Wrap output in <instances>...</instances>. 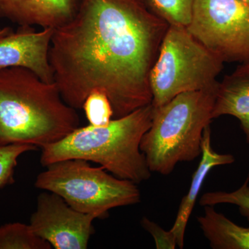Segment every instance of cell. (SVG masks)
<instances>
[{"mask_svg":"<svg viewBox=\"0 0 249 249\" xmlns=\"http://www.w3.org/2000/svg\"><path fill=\"white\" fill-rule=\"evenodd\" d=\"M37 147L30 144L0 145V188L14 182L15 168L19 157L26 152L35 151Z\"/></svg>","mask_w":249,"mask_h":249,"instance_id":"cell-18","label":"cell"},{"mask_svg":"<svg viewBox=\"0 0 249 249\" xmlns=\"http://www.w3.org/2000/svg\"><path fill=\"white\" fill-rule=\"evenodd\" d=\"M53 29L19 26L18 30L0 37V70L19 67L29 69L47 83H53L49 49Z\"/></svg>","mask_w":249,"mask_h":249,"instance_id":"cell-9","label":"cell"},{"mask_svg":"<svg viewBox=\"0 0 249 249\" xmlns=\"http://www.w3.org/2000/svg\"><path fill=\"white\" fill-rule=\"evenodd\" d=\"M12 31L13 29H11V28H3V29H0V37H2V36L8 35V34H10L11 32H12Z\"/></svg>","mask_w":249,"mask_h":249,"instance_id":"cell-20","label":"cell"},{"mask_svg":"<svg viewBox=\"0 0 249 249\" xmlns=\"http://www.w3.org/2000/svg\"><path fill=\"white\" fill-rule=\"evenodd\" d=\"M217 87L181 93L154 107L151 126L140 145L152 173L169 175L178 163L201 157L204 129L213 120Z\"/></svg>","mask_w":249,"mask_h":249,"instance_id":"cell-4","label":"cell"},{"mask_svg":"<svg viewBox=\"0 0 249 249\" xmlns=\"http://www.w3.org/2000/svg\"><path fill=\"white\" fill-rule=\"evenodd\" d=\"M141 225L153 237L156 249H175L178 247L176 237L171 231L165 230L157 223L146 217L142 218Z\"/></svg>","mask_w":249,"mask_h":249,"instance_id":"cell-19","label":"cell"},{"mask_svg":"<svg viewBox=\"0 0 249 249\" xmlns=\"http://www.w3.org/2000/svg\"><path fill=\"white\" fill-rule=\"evenodd\" d=\"M144 5L169 25L187 27L195 0H142Z\"/></svg>","mask_w":249,"mask_h":249,"instance_id":"cell-15","label":"cell"},{"mask_svg":"<svg viewBox=\"0 0 249 249\" xmlns=\"http://www.w3.org/2000/svg\"><path fill=\"white\" fill-rule=\"evenodd\" d=\"M223 204L235 205L240 214L249 222V178H247L243 184L235 191L207 192L199 199V204L203 207Z\"/></svg>","mask_w":249,"mask_h":249,"instance_id":"cell-16","label":"cell"},{"mask_svg":"<svg viewBox=\"0 0 249 249\" xmlns=\"http://www.w3.org/2000/svg\"><path fill=\"white\" fill-rule=\"evenodd\" d=\"M80 0H0V18L18 26L56 29L76 14Z\"/></svg>","mask_w":249,"mask_h":249,"instance_id":"cell-10","label":"cell"},{"mask_svg":"<svg viewBox=\"0 0 249 249\" xmlns=\"http://www.w3.org/2000/svg\"><path fill=\"white\" fill-rule=\"evenodd\" d=\"M77 109L47 83L24 67L0 70V145L30 144L42 149L79 127Z\"/></svg>","mask_w":249,"mask_h":249,"instance_id":"cell-2","label":"cell"},{"mask_svg":"<svg viewBox=\"0 0 249 249\" xmlns=\"http://www.w3.org/2000/svg\"><path fill=\"white\" fill-rule=\"evenodd\" d=\"M225 115L240 121L246 142L249 144V62L241 63L219 82L212 118Z\"/></svg>","mask_w":249,"mask_h":249,"instance_id":"cell-12","label":"cell"},{"mask_svg":"<svg viewBox=\"0 0 249 249\" xmlns=\"http://www.w3.org/2000/svg\"><path fill=\"white\" fill-rule=\"evenodd\" d=\"M46 168L36 178V188L58 195L73 209L98 219L107 218L109 210L142 200L138 184L91 166L88 160H59Z\"/></svg>","mask_w":249,"mask_h":249,"instance_id":"cell-5","label":"cell"},{"mask_svg":"<svg viewBox=\"0 0 249 249\" xmlns=\"http://www.w3.org/2000/svg\"><path fill=\"white\" fill-rule=\"evenodd\" d=\"M224 64L186 27L170 25L150 73L152 106L160 107L181 93L217 86Z\"/></svg>","mask_w":249,"mask_h":249,"instance_id":"cell-6","label":"cell"},{"mask_svg":"<svg viewBox=\"0 0 249 249\" xmlns=\"http://www.w3.org/2000/svg\"><path fill=\"white\" fill-rule=\"evenodd\" d=\"M170 25L142 0H80L54 29L49 63L62 98L80 109L90 93H106L114 119L152 103L150 73Z\"/></svg>","mask_w":249,"mask_h":249,"instance_id":"cell-1","label":"cell"},{"mask_svg":"<svg viewBox=\"0 0 249 249\" xmlns=\"http://www.w3.org/2000/svg\"><path fill=\"white\" fill-rule=\"evenodd\" d=\"M196 219L211 248L249 249V227L232 222L214 206H204V213Z\"/></svg>","mask_w":249,"mask_h":249,"instance_id":"cell-13","label":"cell"},{"mask_svg":"<svg viewBox=\"0 0 249 249\" xmlns=\"http://www.w3.org/2000/svg\"><path fill=\"white\" fill-rule=\"evenodd\" d=\"M235 161L233 155L214 151L211 145V124L208 125L203 134L200 162L193 173L189 189L181 199L176 219L170 229L176 237L178 248L182 249L184 247L187 225L206 177L214 167L232 164Z\"/></svg>","mask_w":249,"mask_h":249,"instance_id":"cell-11","label":"cell"},{"mask_svg":"<svg viewBox=\"0 0 249 249\" xmlns=\"http://www.w3.org/2000/svg\"><path fill=\"white\" fill-rule=\"evenodd\" d=\"M96 219L94 214L73 209L58 195L44 191L37 196L29 225L54 249H86Z\"/></svg>","mask_w":249,"mask_h":249,"instance_id":"cell-8","label":"cell"},{"mask_svg":"<svg viewBox=\"0 0 249 249\" xmlns=\"http://www.w3.org/2000/svg\"><path fill=\"white\" fill-rule=\"evenodd\" d=\"M240 1H243V2L246 3V4L249 5V0H240Z\"/></svg>","mask_w":249,"mask_h":249,"instance_id":"cell-21","label":"cell"},{"mask_svg":"<svg viewBox=\"0 0 249 249\" xmlns=\"http://www.w3.org/2000/svg\"><path fill=\"white\" fill-rule=\"evenodd\" d=\"M153 115L150 103L113 119L106 125L78 127L62 140L41 149V164L46 167L59 160L80 159L98 163L121 179L137 184L147 181L152 172L140 145Z\"/></svg>","mask_w":249,"mask_h":249,"instance_id":"cell-3","label":"cell"},{"mask_svg":"<svg viewBox=\"0 0 249 249\" xmlns=\"http://www.w3.org/2000/svg\"><path fill=\"white\" fill-rule=\"evenodd\" d=\"M248 178H249V175H248Z\"/></svg>","mask_w":249,"mask_h":249,"instance_id":"cell-22","label":"cell"},{"mask_svg":"<svg viewBox=\"0 0 249 249\" xmlns=\"http://www.w3.org/2000/svg\"><path fill=\"white\" fill-rule=\"evenodd\" d=\"M82 109L90 125L105 126L114 119L112 106L106 93L94 91L85 99Z\"/></svg>","mask_w":249,"mask_h":249,"instance_id":"cell-17","label":"cell"},{"mask_svg":"<svg viewBox=\"0 0 249 249\" xmlns=\"http://www.w3.org/2000/svg\"><path fill=\"white\" fill-rule=\"evenodd\" d=\"M186 29L223 62H249V5L243 1L195 0Z\"/></svg>","mask_w":249,"mask_h":249,"instance_id":"cell-7","label":"cell"},{"mask_svg":"<svg viewBox=\"0 0 249 249\" xmlns=\"http://www.w3.org/2000/svg\"><path fill=\"white\" fill-rule=\"evenodd\" d=\"M48 242L38 237L29 224L9 223L0 227V249H51Z\"/></svg>","mask_w":249,"mask_h":249,"instance_id":"cell-14","label":"cell"}]
</instances>
